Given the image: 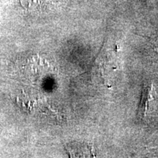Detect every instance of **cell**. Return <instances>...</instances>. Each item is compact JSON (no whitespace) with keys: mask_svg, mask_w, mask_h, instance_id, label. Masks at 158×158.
<instances>
[{"mask_svg":"<svg viewBox=\"0 0 158 158\" xmlns=\"http://www.w3.org/2000/svg\"><path fill=\"white\" fill-rule=\"evenodd\" d=\"M158 102V94L154 83L150 81L144 84L141 101L138 107V115L147 118L155 110Z\"/></svg>","mask_w":158,"mask_h":158,"instance_id":"obj_1","label":"cell"}]
</instances>
